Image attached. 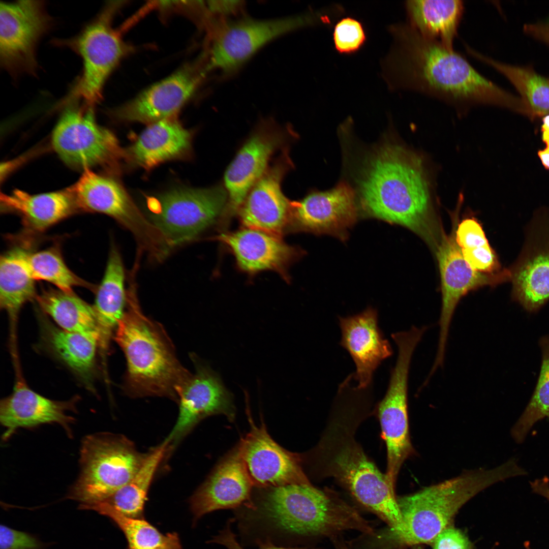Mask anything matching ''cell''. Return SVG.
<instances>
[{
  "label": "cell",
  "instance_id": "12",
  "mask_svg": "<svg viewBox=\"0 0 549 549\" xmlns=\"http://www.w3.org/2000/svg\"><path fill=\"white\" fill-rule=\"evenodd\" d=\"M94 114L93 107L85 105L66 108L53 131L52 146L73 168L115 169L125 159V150L111 131L96 122Z\"/></svg>",
  "mask_w": 549,
  "mask_h": 549
},
{
  "label": "cell",
  "instance_id": "47",
  "mask_svg": "<svg viewBox=\"0 0 549 549\" xmlns=\"http://www.w3.org/2000/svg\"><path fill=\"white\" fill-rule=\"evenodd\" d=\"M257 545L258 549H319L316 548H308L305 547H293L286 546L276 545L268 541H260L255 542Z\"/></svg>",
  "mask_w": 549,
  "mask_h": 549
},
{
  "label": "cell",
  "instance_id": "51",
  "mask_svg": "<svg viewBox=\"0 0 549 549\" xmlns=\"http://www.w3.org/2000/svg\"><path fill=\"white\" fill-rule=\"evenodd\" d=\"M526 549H533L530 546L529 543H527L525 545Z\"/></svg>",
  "mask_w": 549,
  "mask_h": 549
},
{
  "label": "cell",
  "instance_id": "43",
  "mask_svg": "<svg viewBox=\"0 0 549 549\" xmlns=\"http://www.w3.org/2000/svg\"><path fill=\"white\" fill-rule=\"evenodd\" d=\"M431 545L433 549H474L466 535L452 524L442 530Z\"/></svg>",
  "mask_w": 549,
  "mask_h": 549
},
{
  "label": "cell",
  "instance_id": "16",
  "mask_svg": "<svg viewBox=\"0 0 549 549\" xmlns=\"http://www.w3.org/2000/svg\"><path fill=\"white\" fill-rule=\"evenodd\" d=\"M195 372L177 392L178 414L170 433L165 439L169 454L178 443L202 420L217 414L233 421L236 409L232 393L216 372L196 355L192 354Z\"/></svg>",
  "mask_w": 549,
  "mask_h": 549
},
{
  "label": "cell",
  "instance_id": "15",
  "mask_svg": "<svg viewBox=\"0 0 549 549\" xmlns=\"http://www.w3.org/2000/svg\"><path fill=\"white\" fill-rule=\"evenodd\" d=\"M272 119L260 122L240 148L224 174L228 200L222 216L228 222L237 212L247 194L269 167L272 155L288 146L293 132Z\"/></svg>",
  "mask_w": 549,
  "mask_h": 549
},
{
  "label": "cell",
  "instance_id": "18",
  "mask_svg": "<svg viewBox=\"0 0 549 549\" xmlns=\"http://www.w3.org/2000/svg\"><path fill=\"white\" fill-rule=\"evenodd\" d=\"M247 399L251 430L236 445L248 476L255 488L291 484H311L302 467L301 455L289 451L276 442L262 423L256 426Z\"/></svg>",
  "mask_w": 549,
  "mask_h": 549
},
{
  "label": "cell",
  "instance_id": "28",
  "mask_svg": "<svg viewBox=\"0 0 549 549\" xmlns=\"http://www.w3.org/2000/svg\"><path fill=\"white\" fill-rule=\"evenodd\" d=\"M125 277L121 256L113 246L93 306L100 333L99 349L103 360L106 358L111 340L127 308L128 293L125 287Z\"/></svg>",
  "mask_w": 549,
  "mask_h": 549
},
{
  "label": "cell",
  "instance_id": "24",
  "mask_svg": "<svg viewBox=\"0 0 549 549\" xmlns=\"http://www.w3.org/2000/svg\"><path fill=\"white\" fill-rule=\"evenodd\" d=\"M235 257L240 270L253 274L263 270L278 273L289 280L288 269L304 252L285 242L281 237L251 228L221 233L215 238Z\"/></svg>",
  "mask_w": 549,
  "mask_h": 549
},
{
  "label": "cell",
  "instance_id": "49",
  "mask_svg": "<svg viewBox=\"0 0 549 549\" xmlns=\"http://www.w3.org/2000/svg\"><path fill=\"white\" fill-rule=\"evenodd\" d=\"M538 155L543 166L549 170V148L546 147L540 150L538 152Z\"/></svg>",
  "mask_w": 549,
  "mask_h": 549
},
{
  "label": "cell",
  "instance_id": "4",
  "mask_svg": "<svg viewBox=\"0 0 549 549\" xmlns=\"http://www.w3.org/2000/svg\"><path fill=\"white\" fill-rule=\"evenodd\" d=\"M361 179L360 205L366 215L404 227L436 249L442 235L420 156L399 145H385L371 158Z\"/></svg>",
  "mask_w": 549,
  "mask_h": 549
},
{
  "label": "cell",
  "instance_id": "19",
  "mask_svg": "<svg viewBox=\"0 0 549 549\" xmlns=\"http://www.w3.org/2000/svg\"><path fill=\"white\" fill-rule=\"evenodd\" d=\"M521 251L508 268L511 298L526 310H538L549 300V218L527 225Z\"/></svg>",
  "mask_w": 549,
  "mask_h": 549
},
{
  "label": "cell",
  "instance_id": "33",
  "mask_svg": "<svg viewBox=\"0 0 549 549\" xmlns=\"http://www.w3.org/2000/svg\"><path fill=\"white\" fill-rule=\"evenodd\" d=\"M168 443L164 440L147 452L140 469L127 483L100 501L126 516L143 518L151 483L159 465L168 455Z\"/></svg>",
  "mask_w": 549,
  "mask_h": 549
},
{
  "label": "cell",
  "instance_id": "46",
  "mask_svg": "<svg viewBox=\"0 0 549 549\" xmlns=\"http://www.w3.org/2000/svg\"><path fill=\"white\" fill-rule=\"evenodd\" d=\"M527 33L549 43V24L528 25L525 26Z\"/></svg>",
  "mask_w": 549,
  "mask_h": 549
},
{
  "label": "cell",
  "instance_id": "39",
  "mask_svg": "<svg viewBox=\"0 0 549 549\" xmlns=\"http://www.w3.org/2000/svg\"><path fill=\"white\" fill-rule=\"evenodd\" d=\"M332 37L335 49L345 55L357 52L367 40V32L362 23L351 16L343 17L337 22Z\"/></svg>",
  "mask_w": 549,
  "mask_h": 549
},
{
  "label": "cell",
  "instance_id": "29",
  "mask_svg": "<svg viewBox=\"0 0 549 549\" xmlns=\"http://www.w3.org/2000/svg\"><path fill=\"white\" fill-rule=\"evenodd\" d=\"M2 208L21 216L33 232H42L80 210L70 188L30 194L19 190L1 195Z\"/></svg>",
  "mask_w": 549,
  "mask_h": 549
},
{
  "label": "cell",
  "instance_id": "25",
  "mask_svg": "<svg viewBox=\"0 0 549 549\" xmlns=\"http://www.w3.org/2000/svg\"><path fill=\"white\" fill-rule=\"evenodd\" d=\"M79 398L59 401L49 399L30 389L24 381L17 380L13 391L0 403V421L5 428V441L19 428H33L39 425L55 423L61 425L70 437Z\"/></svg>",
  "mask_w": 549,
  "mask_h": 549
},
{
  "label": "cell",
  "instance_id": "13",
  "mask_svg": "<svg viewBox=\"0 0 549 549\" xmlns=\"http://www.w3.org/2000/svg\"><path fill=\"white\" fill-rule=\"evenodd\" d=\"M45 5L41 1L1 3L0 65L14 78L37 73V46L53 25Z\"/></svg>",
  "mask_w": 549,
  "mask_h": 549
},
{
  "label": "cell",
  "instance_id": "34",
  "mask_svg": "<svg viewBox=\"0 0 549 549\" xmlns=\"http://www.w3.org/2000/svg\"><path fill=\"white\" fill-rule=\"evenodd\" d=\"M43 327L46 343L53 352L86 384L90 385L99 340L68 331L46 321L43 322Z\"/></svg>",
  "mask_w": 549,
  "mask_h": 549
},
{
  "label": "cell",
  "instance_id": "22",
  "mask_svg": "<svg viewBox=\"0 0 549 549\" xmlns=\"http://www.w3.org/2000/svg\"><path fill=\"white\" fill-rule=\"evenodd\" d=\"M288 146L250 190L237 215L245 228L281 237L288 231L290 201L282 190L283 179L293 167Z\"/></svg>",
  "mask_w": 549,
  "mask_h": 549
},
{
  "label": "cell",
  "instance_id": "52",
  "mask_svg": "<svg viewBox=\"0 0 549 549\" xmlns=\"http://www.w3.org/2000/svg\"><path fill=\"white\" fill-rule=\"evenodd\" d=\"M392 549H405V547H404V546H399V547H395V548H392Z\"/></svg>",
  "mask_w": 549,
  "mask_h": 549
},
{
  "label": "cell",
  "instance_id": "26",
  "mask_svg": "<svg viewBox=\"0 0 549 549\" xmlns=\"http://www.w3.org/2000/svg\"><path fill=\"white\" fill-rule=\"evenodd\" d=\"M253 487L236 446L190 497L193 524L214 511L239 508L251 500Z\"/></svg>",
  "mask_w": 549,
  "mask_h": 549
},
{
  "label": "cell",
  "instance_id": "8",
  "mask_svg": "<svg viewBox=\"0 0 549 549\" xmlns=\"http://www.w3.org/2000/svg\"><path fill=\"white\" fill-rule=\"evenodd\" d=\"M118 4H107L77 35L55 39L52 44L72 50L80 58L82 70L66 101L82 100L93 107L102 98L106 81L130 48L112 27Z\"/></svg>",
  "mask_w": 549,
  "mask_h": 549
},
{
  "label": "cell",
  "instance_id": "3",
  "mask_svg": "<svg viewBox=\"0 0 549 549\" xmlns=\"http://www.w3.org/2000/svg\"><path fill=\"white\" fill-rule=\"evenodd\" d=\"M256 489L237 516L243 532L257 535L254 541L287 546L301 538L331 539L346 530L370 536L376 533L354 507L330 490L312 484Z\"/></svg>",
  "mask_w": 549,
  "mask_h": 549
},
{
  "label": "cell",
  "instance_id": "35",
  "mask_svg": "<svg viewBox=\"0 0 549 549\" xmlns=\"http://www.w3.org/2000/svg\"><path fill=\"white\" fill-rule=\"evenodd\" d=\"M79 508L95 511L111 519L124 533L127 549H182L177 533H162L143 518L126 516L101 501L80 504Z\"/></svg>",
  "mask_w": 549,
  "mask_h": 549
},
{
  "label": "cell",
  "instance_id": "44",
  "mask_svg": "<svg viewBox=\"0 0 549 549\" xmlns=\"http://www.w3.org/2000/svg\"><path fill=\"white\" fill-rule=\"evenodd\" d=\"M243 5L240 1H212L208 2V8L212 14L226 17L239 13Z\"/></svg>",
  "mask_w": 549,
  "mask_h": 549
},
{
  "label": "cell",
  "instance_id": "38",
  "mask_svg": "<svg viewBox=\"0 0 549 549\" xmlns=\"http://www.w3.org/2000/svg\"><path fill=\"white\" fill-rule=\"evenodd\" d=\"M539 345L542 358L537 384L528 405L511 431L517 443L524 441L536 422L549 417V336L541 338Z\"/></svg>",
  "mask_w": 549,
  "mask_h": 549
},
{
  "label": "cell",
  "instance_id": "2",
  "mask_svg": "<svg viewBox=\"0 0 549 549\" xmlns=\"http://www.w3.org/2000/svg\"><path fill=\"white\" fill-rule=\"evenodd\" d=\"M388 30L393 42L382 68L390 89L418 92L461 110L476 105L509 106L515 102L453 48L424 37L407 23L390 25Z\"/></svg>",
  "mask_w": 549,
  "mask_h": 549
},
{
  "label": "cell",
  "instance_id": "9",
  "mask_svg": "<svg viewBox=\"0 0 549 549\" xmlns=\"http://www.w3.org/2000/svg\"><path fill=\"white\" fill-rule=\"evenodd\" d=\"M227 200L224 186L219 185L177 188L146 202L149 220L173 249L194 240L221 218Z\"/></svg>",
  "mask_w": 549,
  "mask_h": 549
},
{
  "label": "cell",
  "instance_id": "32",
  "mask_svg": "<svg viewBox=\"0 0 549 549\" xmlns=\"http://www.w3.org/2000/svg\"><path fill=\"white\" fill-rule=\"evenodd\" d=\"M41 309L59 327L100 340L97 320L93 306L73 292L59 289L43 290L36 297Z\"/></svg>",
  "mask_w": 549,
  "mask_h": 549
},
{
  "label": "cell",
  "instance_id": "27",
  "mask_svg": "<svg viewBox=\"0 0 549 549\" xmlns=\"http://www.w3.org/2000/svg\"><path fill=\"white\" fill-rule=\"evenodd\" d=\"M192 134L174 117L148 124L125 150V159L150 170L161 163L183 158L190 152Z\"/></svg>",
  "mask_w": 549,
  "mask_h": 549
},
{
  "label": "cell",
  "instance_id": "7",
  "mask_svg": "<svg viewBox=\"0 0 549 549\" xmlns=\"http://www.w3.org/2000/svg\"><path fill=\"white\" fill-rule=\"evenodd\" d=\"M147 455L124 435L102 432L85 436L80 450V473L67 498L80 504L105 499L136 474Z\"/></svg>",
  "mask_w": 549,
  "mask_h": 549
},
{
  "label": "cell",
  "instance_id": "37",
  "mask_svg": "<svg viewBox=\"0 0 549 549\" xmlns=\"http://www.w3.org/2000/svg\"><path fill=\"white\" fill-rule=\"evenodd\" d=\"M33 279L47 281L58 289L71 292L75 287L91 288L92 285L73 273L66 264L60 251L50 248L36 252H29L26 258Z\"/></svg>",
  "mask_w": 549,
  "mask_h": 549
},
{
  "label": "cell",
  "instance_id": "40",
  "mask_svg": "<svg viewBox=\"0 0 549 549\" xmlns=\"http://www.w3.org/2000/svg\"><path fill=\"white\" fill-rule=\"evenodd\" d=\"M463 256L474 270L483 273H495L501 271L498 257L490 244L468 249H462Z\"/></svg>",
  "mask_w": 549,
  "mask_h": 549
},
{
  "label": "cell",
  "instance_id": "23",
  "mask_svg": "<svg viewBox=\"0 0 549 549\" xmlns=\"http://www.w3.org/2000/svg\"><path fill=\"white\" fill-rule=\"evenodd\" d=\"M338 319L340 344L349 353L356 367L354 380L359 387L371 386L375 372L393 354L389 341L379 326L377 310L369 307L360 313Z\"/></svg>",
  "mask_w": 549,
  "mask_h": 549
},
{
  "label": "cell",
  "instance_id": "21",
  "mask_svg": "<svg viewBox=\"0 0 549 549\" xmlns=\"http://www.w3.org/2000/svg\"><path fill=\"white\" fill-rule=\"evenodd\" d=\"M208 69L207 65L188 64L112 110L110 114L121 121L147 125L174 117L197 90Z\"/></svg>",
  "mask_w": 549,
  "mask_h": 549
},
{
  "label": "cell",
  "instance_id": "41",
  "mask_svg": "<svg viewBox=\"0 0 549 549\" xmlns=\"http://www.w3.org/2000/svg\"><path fill=\"white\" fill-rule=\"evenodd\" d=\"M455 239L462 249L473 248L489 243L480 224L473 218L465 219L459 224L455 231Z\"/></svg>",
  "mask_w": 549,
  "mask_h": 549
},
{
  "label": "cell",
  "instance_id": "11",
  "mask_svg": "<svg viewBox=\"0 0 549 549\" xmlns=\"http://www.w3.org/2000/svg\"><path fill=\"white\" fill-rule=\"evenodd\" d=\"M326 15L309 12L281 18H243L219 24L213 33L208 67L225 75L235 72L272 41L296 30L327 22Z\"/></svg>",
  "mask_w": 549,
  "mask_h": 549
},
{
  "label": "cell",
  "instance_id": "1",
  "mask_svg": "<svg viewBox=\"0 0 549 549\" xmlns=\"http://www.w3.org/2000/svg\"><path fill=\"white\" fill-rule=\"evenodd\" d=\"M373 389L360 388L351 379L339 385L329 418L317 445L302 461L317 478H333L364 508L396 533L405 527L395 487L368 458L355 439L360 423L371 411Z\"/></svg>",
  "mask_w": 549,
  "mask_h": 549
},
{
  "label": "cell",
  "instance_id": "31",
  "mask_svg": "<svg viewBox=\"0 0 549 549\" xmlns=\"http://www.w3.org/2000/svg\"><path fill=\"white\" fill-rule=\"evenodd\" d=\"M29 252L25 247L15 246L1 257L0 307L12 321L22 306L37 295L26 261Z\"/></svg>",
  "mask_w": 549,
  "mask_h": 549
},
{
  "label": "cell",
  "instance_id": "42",
  "mask_svg": "<svg viewBox=\"0 0 549 549\" xmlns=\"http://www.w3.org/2000/svg\"><path fill=\"white\" fill-rule=\"evenodd\" d=\"M44 544L33 535L1 525L0 549H42Z\"/></svg>",
  "mask_w": 549,
  "mask_h": 549
},
{
  "label": "cell",
  "instance_id": "36",
  "mask_svg": "<svg viewBox=\"0 0 549 549\" xmlns=\"http://www.w3.org/2000/svg\"><path fill=\"white\" fill-rule=\"evenodd\" d=\"M467 53L497 70L506 77L521 94L533 113L549 114V79L533 70L516 67L494 59L465 44Z\"/></svg>",
  "mask_w": 549,
  "mask_h": 549
},
{
  "label": "cell",
  "instance_id": "45",
  "mask_svg": "<svg viewBox=\"0 0 549 549\" xmlns=\"http://www.w3.org/2000/svg\"><path fill=\"white\" fill-rule=\"evenodd\" d=\"M230 523L209 542L219 544L227 549H243L237 540L235 534L230 529Z\"/></svg>",
  "mask_w": 549,
  "mask_h": 549
},
{
  "label": "cell",
  "instance_id": "30",
  "mask_svg": "<svg viewBox=\"0 0 549 549\" xmlns=\"http://www.w3.org/2000/svg\"><path fill=\"white\" fill-rule=\"evenodd\" d=\"M408 23L421 35L453 48L464 12L461 0H410L405 4Z\"/></svg>",
  "mask_w": 549,
  "mask_h": 549
},
{
  "label": "cell",
  "instance_id": "50",
  "mask_svg": "<svg viewBox=\"0 0 549 549\" xmlns=\"http://www.w3.org/2000/svg\"><path fill=\"white\" fill-rule=\"evenodd\" d=\"M333 544L336 549H351L341 539L336 541Z\"/></svg>",
  "mask_w": 549,
  "mask_h": 549
},
{
  "label": "cell",
  "instance_id": "20",
  "mask_svg": "<svg viewBox=\"0 0 549 549\" xmlns=\"http://www.w3.org/2000/svg\"><path fill=\"white\" fill-rule=\"evenodd\" d=\"M355 193L342 181L325 192H313L301 200L290 201L288 231L328 234L345 240L357 221Z\"/></svg>",
  "mask_w": 549,
  "mask_h": 549
},
{
  "label": "cell",
  "instance_id": "6",
  "mask_svg": "<svg viewBox=\"0 0 549 549\" xmlns=\"http://www.w3.org/2000/svg\"><path fill=\"white\" fill-rule=\"evenodd\" d=\"M526 474L512 458L494 468L465 472L414 493L397 496L405 529L401 533L387 529L377 537L386 549L431 544L451 524L460 509L475 495L499 481Z\"/></svg>",
  "mask_w": 549,
  "mask_h": 549
},
{
  "label": "cell",
  "instance_id": "5",
  "mask_svg": "<svg viewBox=\"0 0 549 549\" xmlns=\"http://www.w3.org/2000/svg\"><path fill=\"white\" fill-rule=\"evenodd\" d=\"M126 361L122 389L133 398L162 396L177 402V392L192 374L179 361L164 326L142 312L134 292L115 330Z\"/></svg>",
  "mask_w": 549,
  "mask_h": 549
},
{
  "label": "cell",
  "instance_id": "10",
  "mask_svg": "<svg viewBox=\"0 0 549 549\" xmlns=\"http://www.w3.org/2000/svg\"><path fill=\"white\" fill-rule=\"evenodd\" d=\"M69 188L80 210L102 213L113 218L133 234L151 259L159 261L168 255L170 247L166 238L116 180L85 169Z\"/></svg>",
  "mask_w": 549,
  "mask_h": 549
},
{
  "label": "cell",
  "instance_id": "17",
  "mask_svg": "<svg viewBox=\"0 0 549 549\" xmlns=\"http://www.w3.org/2000/svg\"><path fill=\"white\" fill-rule=\"evenodd\" d=\"M435 251L441 281L442 307L437 351L432 368L435 371L443 365L449 327L461 299L479 287L496 285L510 279L508 268L492 274L473 270L465 260L452 236L443 235Z\"/></svg>",
  "mask_w": 549,
  "mask_h": 549
},
{
  "label": "cell",
  "instance_id": "48",
  "mask_svg": "<svg viewBox=\"0 0 549 549\" xmlns=\"http://www.w3.org/2000/svg\"><path fill=\"white\" fill-rule=\"evenodd\" d=\"M541 127L542 138L546 146H549V114L546 115L542 119Z\"/></svg>",
  "mask_w": 549,
  "mask_h": 549
},
{
  "label": "cell",
  "instance_id": "14",
  "mask_svg": "<svg viewBox=\"0 0 549 549\" xmlns=\"http://www.w3.org/2000/svg\"><path fill=\"white\" fill-rule=\"evenodd\" d=\"M395 344L396 362L390 372L386 393L376 406L386 445V475L394 487L403 464L414 453L409 430L408 388L410 364L417 347L407 338L399 340Z\"/></svg>",
  "mask_w": 549,
  "mask_h": 549
}]
</instances>
